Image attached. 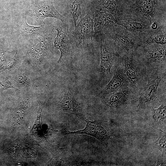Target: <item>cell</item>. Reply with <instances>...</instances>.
I'll return each mask as SVG.
<instances>
[{
    "label": "cell",
    "instance_id": "obj_10",
    "mask_svg": "<svg viewBox=\"0 0 166 166\" xmlns=\"http://www.w3.org/2000/svg\"><path fill=\"white\" fill-rule=\"evenodd\" d=\"M93 26L94 35L101 34L116 24L117 21L112 14L104 11H92Z\"/></svg>",
    "mask_w": 166,
    "mask_h": 166
},
{
    "label": "cell",
    "instance_id": "obj_24",
    "mask_svg": "<svg viewBox=\"0 0 166 166\" xmlns=\"http://www.w3.org/2000/svg\"><path fill=\"white\" fill-rule=\"evenodd\" d=\"M38 108L37 113V119L36 120L35 122L33 128L36 126L37 124L40 123V119L41 116L42 112L43 109L44 104L43 103L41 102H38Z\"/></svg>",
    "mask_w": 166,
    "mask_h": 166
},
{
    "label": "cell",
    "instance_id": "obj_11",
    "mask_svg": "<svg viewBox=\"0 0 166 166\" xmlns=\"http://www.w3.org/2000/svg\"><path fill=\"white\" fill-rule=\"evenodd\" d=\"M129 85L124 73L123 68L117 65L111 79L101 92L103 95L111 94Z\"/></svg>",
    "mask_w": 166,
    "mask_h": 166
},
{
    "label": "cell",
    "instance_id": "obj_2",
    "mask_svg": "<svg viewBox=\"0 0 166 166\" xmlns=\"http://www.w3.org/2000/svg\"><path fill=\"white\" fill-rule=\"evenodd\" d=\"M93 20L89 13L81 18L72 34L76 46L92 51L93 49Z\"/></svg>",
    "mask_w": 166,
    "mask_h": 166
},
{
    "label": "cell",
    "instance_id": "obj_14",
    "mask_svg": "<svg viewBox=\"0 0 166 166\" xmlns=\"http://www.w3.org/2000/svg\"><path fill=\"white\" fill-rule=\"evenodd\" d=\"M21 30L26 36H30L33 35H43L46 34V26L42 24L39 26L30 25L26 21V17H25L21 24Z\"/></svg>",
    "mask_w": 166,
    "mask_h": 166
},
{
    "label": "cell",
    "instance_id": "obj_12",
    "mask_svg": "<svg viewBox=\"0 0 166 166\" xmlns=\"http://www.w3.org/2000/svg\"><path fill=\"white\" fill-rule=\"evenodd\" d=\"M132 90L127 86L111 94L105 100V104L111 108H119L127 106L129 103Z\"/></svg>",
    "mask_w": 166,
    "mask_h": 166
},
{
    "label": "cell",
    "instance_id": "obj_17",
    "mask_svg": "<svg viewBox=\"0 0 166 166\" xmlns=\"http://www.w3.org/2000/svg\"><path fill=\"white\" fill-rule=\"evenodd\" d=\"M120 6L119 0H100L96 9L92 11H104L114 14L117 13Z\"/></svg>",
    "mask_w": 166,
    "mask_h": 166
},
{
    "label": "cell",
    "instance_id": "obj_8",
    "mask_svg": "<svg viewBox=\"0 0 166 166\" xmlns=\"http://www.w3.org/2000/svg\"><path fill=\"white\" fill-rule=\"evenodd\" d=\"M161 79L156 77L149 79L140 95L138 107L145 109L152 105L157 98V91Z\"/></svg>",
    "mask_w": 166,
    "mask_h": 166
},
{
    "label": "cell",
    "instance_id": "obj_16",
    "mask_svg": "<svg viewBox=\"0 0 166 166\" xmlns=\"http://www.w3.org/2000/svg\"><path fill=\"white\" fill-rule=\"evenodd\" d=\"M110 37L116 41L121 46L126 50H129L132 49L135 46V42L133 39L125 35L117 34L115 32H113L109 29L105 32Z\"/></svg>",
    "mask_w": 166,
    "mask_h": 166
},
{
    "label": "cell",
    "instance_id": "obj_23",
    "mask_svg": "<svg viewBox=\"0 0 166 166\" xmlns=\"http://www.w3.org/2000/svg\"><path fill=\"white\" fill-rule=\"evenodd\" d=\"M9 88L19 90L18 89L15 88L9 80L4 79L0 80V92H2Z\"/></svg>",
    "mask_w": 166,
    "mask_h": 166
},
{
    "label": "cell",
    "instance_id": "obj_7",
    "mask_svg": "<svg viewBox=\"0 0 166 166\" xmlns=\"http://www.w3.org/2000/svg\"><path fill=\"white\" fill-rule=\"evenodd\" d=\"M100 81L107 79L110 74L112 67L115 62V54L112 46L104 38L100 41Z\"/></svg>",
    "mask_w": 166,
    "mask_h": 166
},
{
    "label": "cell",
    "instance_id": "obj_13",
    "mask_svg": "<svg viewBox=\"0 0 166 166\" xmlns=\"http://www.w3.org/2000/svg\"><path fill=\"white\" fill-rule=\"evenodd\" d=\"M166 48L157 47L147 51L145 54L146 63L150 66H157L166 61Z\"/></svg>",
    "mask_w": 166,
    "mask_h": 166
},
{
    "label": "cell",
    "instance_id": "obj_6",
    "mask_svg": "<svg viewBox=\"0 0 166 166\" xmlns=\"http://www.w3.org/2000/svg\"><path fill=\"white\" fill-rule=\"evenodd\" d=\"M53 30L49 34L43 35H33L30 40L29 49L30 54L38 62L43 61L51 53V33Z\"/></svg>",
    "mask_w": 166,
    "mask_h": 166
},
{
    "label": "cell",
    "instance_id": "obj_15",
    "mask_svg": "<svg viewBox=\"0 0 166 166\" xmlns=\"http://www.w3.org/2000/svg\"><path fill=\"white\" fill-rule=\"evenodd\" d=\"M158 0H140L138 7L141 13L147 18L151 20L156 10Z\"/></svg>",
    "mask_w": 166,
    "mask_h": 166
},
{
    "label": "cell",
    "instance_id": "obj_20",
    "mask_svg": "<svg viewBox=\"0 0 166 166\" xmlns=\"http://www.w3.org/2000/svg\"><path fill=\"white\" fill-rule=\"evenodd\" d=\"M80 0H72L70 6V12L72 16L75 28L79 17H82Z\"/></svg>",
    "mask_w": 166,
    "mask_h": 166
},
{
    "label": "cell",
    "instance_id": "obj_22",
    "mask_svg": "<svg viewBox=\"0 0 166 166\" xmlns=\"http://www.w3.org/2000/svg\"><path fill=\"white\" fill-rule=\"evenodd\" d=\"M146 43L149 45L153 43L163 45L166 44L165 34L157 33L152 35L145 40Z\"/></svg>",
    "mask_w": 166,
    "mask_h": 166
},
{
    "label": "cell",
    "instance_id": "obj_18",
    "mask_svg": "<svg viewBox=\"0 0 166 166\" xmlns=\"http://www.w3.org/2000/svg\"><path fill=\"white\" fill-rule=\"evenodd\" d=\"M116 24L123 26L128 30L134 32L143 31L144 27V25L141 23L129 20L117 21Z\"/></svg>",
    "mask_w": 166,
    "mask_h": 166
},
{
    "label": "cell",
    "instance_id": "obj_26",
    "mask_svg": "<svg viewBox=\"0 0 166 166\" xmlns=\"http://www.w3.org/2000/svg\"><path fill=\"white\" fill-rule=\"evenodd\" d=\"M18 51L16 49L14 57L9 61L7 64L6 68L9 69L12 67L16 63Z\"/></svg>",
    "mask_w": 166,
    "mask_h": 166
},
{
    "label": "cell",
    "instance_id": "obj_27",
    "mask_svg": "<svg viewBox=\"0 0 166 166\" xmlns=\"http://www.w3.org/2000/svg\"><path fill=\"white\" fill-rule=\"evenodd\" d=\"M157 24L156 22H154L151 25V28L153 30L157 29Z\"/></svg>",
    "mask_w": 166,
    "mask_h": 166
},
{
    "label": "cell",
    "instance_id": "obj_9",
    "mask_svg": "<svg viewBox=\"0 0 166 166\" xmlns=\"http://www.w3.org/2000/svg\"><path fill=\"white\" fill-rule=\"evenodd\" d=\"M59 109L61 111L74 115L83 120L85 119L81 107L68 89H65L63 91Z\"/></svg>",
    "mask_w": 166,
    "mask_h": 166
},
{
    "label": "cell",
    "instance_id": "obj_19",
    "mask_svg": "<svg viewBox=\"0 0 166 166\" xmlns=\"http://www.w3.org/2000/svg\"><path fill=\"white\" fill-rule=\"evenodd\" d=\"M152 117L158 123H166V106L165 104H161L153 111Z\"/></svg>",
    "mask_w": 166,
    "mask_h": 166
},
{
    "label": "cell",
    "instance_id": "obj_3",
    "mask_svg": "<svg viewBox=\"0 0 166 166\" xmlns=\"http://www.w3.org/2000/svg\"><path fill=\"white\" fill-rule=\"evenodd\" d=\"M53 0H33L27 7L28 14L33 17L38 22L44 23L47 17L57 18L65 22L66 18L61 14L55 8Z\"/></svg>",
    "mask_w": 166,
    "mask_h": 166
},
{
    "label": "cell",
    "instance_id": "obj_4",
    "mask_svg": "<svg viewBox=\"0 0 166 166\" xmlns=\"http://www.w3.org/2000/svg\"><path fill=\"white\" fill-rule=\"evenodd\" d=\"M85 128L83 129L74 132H70L64 129L62 133L64 135L84 134L96 138L104 144L107 145L110 137L113 136V132L106 123L101 121H90L86 119Z\"/></svg>",
    "mask_w": 166,
    "mask_h": 166
},
{
    "label": "cell",
    "instance_id": "obj_5",
    "mask_svg": "<svg viewBox=\"0 0 166 166\" xmlns=\"http://www.w3.org/2000/svg\"><path fill=\"white\" fill-rule=\"evenodd\" d=\"M124 73L129 85L133 89L138 88L144 76L143 67L133 56L126 55L122 58Z\"/></svg>",
    "mask_w": 166,
    "mask_h": 166
},
{
    "label": "cell",
    "instance_id": "obj_25",
    "mask_svg": "<svg viewBox=\"0 0 166 166\" xmlns=\"http://www.w3.org/2000/svg\"><path fill=\"white\" fill-rule=\"evenodd\" d=\"M18 81L25 85H28L30 83L28 78L24 75H20L17 77Z\"/></svg>",
    "mask_w": 166,
    "mask_h": 166
},
{
    "label": "cell",
    "instance_id": "obj_21",
    "mask_svg": "<svg viewBox=\"0 0 166 166\" xmlns=\"http://www.w3.org/2000/svg\"><path fill=\"white\" fill-rule=\"evenodd\" d=\"M152 145L158 149L161 153L162 157L165 155L166 151V137L165 133L161 131L158 138L152 143Z\"/></svg>",
    "mask_w": 166,
    "mask_h": 166
},
{
    "label": "cell",
    "instance_id": "obj_1",
    "mask_svg": "<svg viewBox=\"0 0 166 166\" xmlns=\"http://www.w3.org/2000/svg\"><path fill=\"white\" fill-rule=\"evenodd\" d=\"M53 29L57 32L54 41L55 47L60 52L57 62L61 63L68 60L73 56L76 45L72 34L65 22H57L52 25Z\"/></svg>",
    "mask_w": 166,
    "mask_h": 166
}]
</instances>
